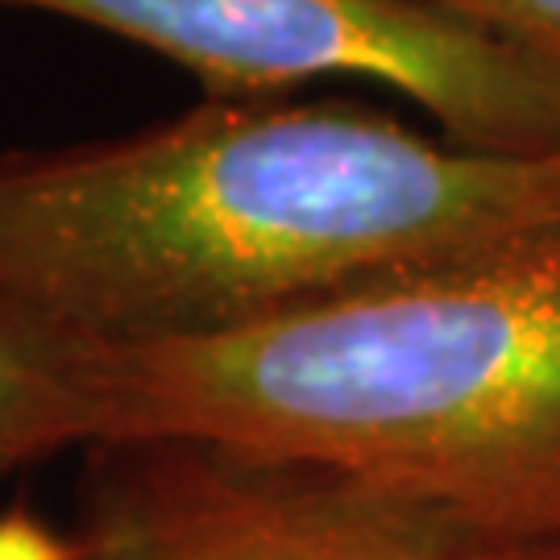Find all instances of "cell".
Returning a JSON list of instances; mask_svg holds the SVG:
<instances>
[{
    "label": "cell",
    "mask_w": 560,
    "mask_h": 560,
    "mask_svg": "<svg viewBox=\"0 0 560 560\" xmlns=\"http://www.w3.org/2000/svg\"><path fill=\"white\" fill-rule=\"evenodd\" d=\"M560 241V159L423 138L353 101H203L0 154V300L104 345L221 332Z\"/></svg>",
    "instance_id": "cell-1"
},
{
    "label": "cell",
    "mask_w": 560,
    "mask_h": 560,
    "mask_svg": "<svg viewBox=\"0 0 560 560\" xmlns=\"http://www.w3.org/2000/svg\"><path fill=\"white\" fill-rule=\"evenodd\" d=\"M101 444L300 460L478 540H560V241L221 332L101 340Z\"/></svg>",
    "instance_id": "cell-2"
},
{
    "label": "cell",
    "mask_w": 560,
    "mask_h": 560,
    "mask_svg": "<svg viewBox=\"0 0 560 560\" xmlns=\"http://www.w3.org/2000/svg\"><path fill=\"white\" fill-rule=\"evenodd\" d=\"M138 42L208 101L365 80L420 104L444 141L560 159V75L423 0H0Z\"/></svg>",
    "instance_id": "cell-3"
},
{
    "label": "cell",
    "mask_w": 560,
    "mask_h": 560,
    "mask_svg": "<svg viewBox=\"0 0 560 560\" xmlns=\"http://www.w3.org/2000/svg\"><path fill=\"white\" fill-rule=\"evenodd\" d=\"M75 560H486L490 540L374 481L212 444L83 448Z\"/></svg>",
    "instance_id": "cell-4"
},
{
    "label": "cell",
    "mask_w": 560,
    "mask_h": 560,
    "mask_svg": "<svg viewBox=\"0 0 560 560\" xmlns=\"http://www.w3.org/2000/svg\"><path fill=\"white\" fill-rule=\"evenodd\" d=\"M101 436V340L0 300V478Z\"/></svg>",
    "instance_id": "cell-5"
},
{
    "label": "cell",
    "mask_w": 560,
    "mask_h": 560,
    "mask_svg": "<svg viewBox=\"0 0 560 560\" xmlns=\"http://www.w3.org/2000/svg\"><path fill=\"white\" fill-rule=\"evenodd\" d=\"M486 30L560 75V0H423Z\"/></svg>",
    "instance_id": "cell-6"
},
{
    "label": "cell",
    "mask_w": 560,
    "mask_h": 560,
    "mask_svg": "<svg viewBox=\"0 0 560 560\" xmlns=\"http://www.w3.org/2000/svg\"><path fill=\"white\" fill-rule=\"evenodd\" d=\"M0 560H75V540L38 520L30 506L0 511Z\"/></svg>",
    "instance_id": "cell-7"
},
{
    "label": "cell",
    "mask_w": 560,
    "mask_h": 560,
    "mask_svg": "<svg viewBox=\"0 0 560 560\" xmlns=\"http://www.w3.org/2000/svg\"><path fill=\"white\" fill-rule=\"evenodd\" d=\"M486 560H560V540H532V544H494Z\"/></svg>",
    "instance_id": "cell-8"
}]
</instances>
